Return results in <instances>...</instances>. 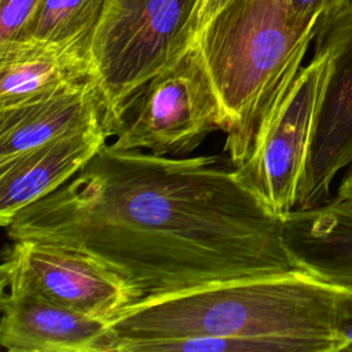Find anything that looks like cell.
<instances>
[{"label":"cell","instance_id":"11","mask_svg":"<svg viewBox=\"0 0 352 352\" xmlns=\"http://www.w3.org/2000/svg\"><path fill=\"white\" fill-rule=\"evenodd\" d=\"M91 38H18L0 44V109L14 107L92 78Z\"/></svg>","mask_w":352,"mask_h":352},{"label":"cell","instance_id":"12","mask_svg":"<svg viewBox=\"0 0 352 352\" xmlns=\"http://www.w3.org/2000/svg\"><path fill=\"white\" fill-rule=\"evenodd\" d=\"M100 120L103 121V106L94 78L14 107L0 109V162Z\"/></svg>","mask_w":352,"mask_h":352},{"label":"cell","instance_id":"5","mask_svg":"<svg viewBox=\"0 0 352 352\" xmlns=\"http://www.w3.org/2000/svg\"><path fill=\"white\" fill-rule=\"evenodd\" d=\"M217 129L226 131V117L194 44L177 62L147 82L110 146L182 157Z\"/></svg>","mask_w":352,"mask_h":352},{"label":"cell","instance_id":"16","mask_svg":"<svg viewBox=\"0 0 352 352\" xmlns=\"http://www.w3.org/2000/svg\"><path fill=\"white\" fill-rule=\"evenodd\" d=\"M346 0H292L293 15L302 22H318L319 16Z\"/></svg>","mask_w":352,"mask_h":352},{"label":"cell","instance_id":"4","mask_svg":"<svg viewBox=\"0 0 352 352\" xmlns=\"http://www.w3.org/2000/svg\"><path fill=\"white\" fill-rule=\"evenodd\" d=\"M201 4L202 0H107L91 38V62L110 136H116L147 82L195 44Z\"/></svg>","mask_w":352,"mask_h":352},{"label":"cell","instance_id":"6","mask_svg":"<svg viewBox=\"0 0 352 352\" xmlns=\"http://www.w3.org/2000/svg\"><path fill=\"white\" fill-rule=\"evenodd\" d=\"M329 67V55L315 51L260 126L248 158L234 169L238 180L279 217L298 204Z\"/></svg>","mask_w":352,"mask_h":352},{"label":"cell","instance_id":"9","mask_svg":"<svg viewBox=\"0 0 352 352\" xmlns=\"http://www.w3.org/2000/svg\"><path fill=\"white\" fill-rule=\"evenodd\" d=\"M0 305V345L8 352H117L110 320L18 290H1Z\"/></svg>","mask_w":352,"mask_h":352},{"label":"cell","instance_id":"3","mask_svg":"<svg viewBox=\"0 0 352 352\" xmlns=\"http://www.w3.org/2000/svg\"><path fill=\"white\" fill-rule=\"evenodd\" d=\"M316 23L297 19L292 0H231L198 32L195 45L226 117L224 151L235 166L302 69Z\"/></svg>","mask_w":352,"mask_h":352},{"label":"cell","instance_id":"15","mask_svg":"<svg viewBox=\"0 0 352 352\" xmlns=\"http://www.w3.org/2000/svg\"><path fill=\"white\" fill-rule=\"evenodd\" d=\"M43 0H0V44L21 38Z\"/></svg>","mask_w":352,"mask_h":352},{"label":"cell","instance_id":"14","mask_svg":"<svg viewBox=\"0 0 352 352\" xmlns=\"http://www.w3.org/2000/svg\"><path fill=\"white\" fill-rule=\"evenodd\" d=\"M107 0H43L25 34L43 41H65L94 34Z\"/></svg>","mask_w":352,"mask_h":352},{"label":"cell","instance_id":"2","mask_svg":"<svg viewBox=\"0 0 352 352\" xmlns=\"http://www.w3.org/2000/svg\"><path fill=\"white\" fill-rule=\"evenodd\" d=\"M352 287L305 270L148 296L111 327L117 352H341Z\"/></svg>","mask_w":352,"mask_h":352},{"label":"cell","instance_id":"1","mask_svg":"<svg viewBox=\"0 0 352 352\" xmlns=\"http://www.w3.org/2000/svg\"><path fill=\"white\" fill-rule=\"evenodd\" d=\"M4 230L11 241L96 258L140 300L297 268L283 242V217L208 155H157L106 143Z\"/></svg>","mask_w":352,"mask_h":352},{"label":"cell","instance_id":"17","mask_svg":"<svg viewBox=\"0 0 352 352\" xmlns=\"http://www.w3.org/2000/svg\"><path fill=\"white\" fill-rule=\"evenodd\" d=\"M338 205L352 206V164L346 168L334 197L330 199Z\"/></svg>","mask_w":352,"mask_h":352},{"label":"cell","instance_id":"8","mask_svg":"<svg viewBox=\"0 0 352 352\" xmlns=\"http://www.w3.org/2000/svg\"><path fill=\"white\" fill-rule=\"evenodd\" d=\"M315 51L329 55V77L296 208L326 202L336 176L352 164V0L322 14Z\"/></svg>","mask_w":352,"mask_h":352},{"label":"cell","instance_id":"18","mask_svg":"<svg viewBox=\"0 0 352 352\" xmlns=\"http://www.w3.org/2000/svg\"><path fill=\"white\" fill-rule=\"evenodd\" d=\"M231 0H202L201 8H199V16H198L199 30L217 11H220Z\"/></svg>","mask_w":352,"mask_h":352},{"label":"cell","instance_id":"19","mask_svg":"<svg viewBox=\"0 0 352 352\" xmlns=\"http://www.w3.org/2000/svg\"><path fill=\"white\" fill-rule=\"evenodd\" d=\"M352 352V318L342 327V351Z\"/></svg>","mask_w":352,"mask_h":352},{"label":"cell","instance_id":"13","mask_svg":"<svg viewBox=\"0 0 352 352\" xmlns=\"http://www.w3.org/2000/svg\"><path fill=\"white\" fill-rule=\"evenodd\" d=\"M283 242L297 268L352 287V206L330 199L283 217Z\"/></svg>","mask_w":352,"mask_h":352},{"label":"cell","instance_id":"10","mask_svg":"<svg viewBox=\"0 0 352 352\" xmlns=\"http://www.w3.org/2000/svg\"><path fill=\"white\" fill-rule=\"evenodd\" d=\"M103 121L65 132L40 146L0 162V223L54 192L74 177L106 144Z\"/></svg>","mask_w":352,"mask_h":352},{"label":"cell","instance_id":"7","mask_svg":"<svg viewBox=\"0 0 352 352\" xmlns=\"http://www.w3.org/2000/svg\"><path fill=\"white\" fill-rule=\"evenodd\" d=\"M1 290H18L76 312L113 320L140 300L96 258L58 245L12 241L0 267Z\"/></svg>","mask_w":352,"mask_h":352}]
</instances>
